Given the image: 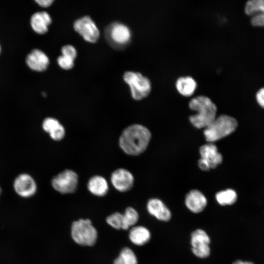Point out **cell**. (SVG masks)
Returning <instances> with one entry per match:
<instances>
[{"label": "cell", "mask_w": 264, "mask_h": 264, "mask_svg": "<svg viewBox=\"0 0 264 264\" xmlns=\"http://www.w3.org/2000/svg\"><path fill=\"white\" fill-rule=\"evenodd\" d=\"M151 138V133L146 127L134 124L122 132L119 139V145L127 154L137 155L146 150Z\"/></svg>", "instance_id": "6da1fadb"}, {"label": "cell", "mask_w": 264, "mask_h": 264, "mask_svg": "<svg viewBox=\"0 0 264 264\" xmlns=\"http://www.w3.org/2000/svg\"><path fill=\"white\" fill-rule=\"evenodd\" d=\"M189 107L197 112L196 114L190 116L189 120L198 129H205L217 117V107L207 96L200 95L192 98L189 103Z\"/></svg>", "instance_id": "7a4b0ae2"}, {"label": "cell", "mask_w": 264, "mask_h": 264, "mask_svg": "<svg viewBox=\"0 0 264 264\" xmlns=\"http://www.w3.org/2000/svg\"><path fill=\"white\" fill-rule=\"evenodd\" d=\"M238 126L236 120L227 115H221L214 121L204 131L206 140L213 143L224 138L234 132Z\"/></svg>", "instance_id": "3957f363"}, {"label": "cell", "mask_w": 264, "mask_h": 264, "mask_svg": "<svg viewBox=\"0 0 264 264\" xmlns=\"http://www.w3.org/2000/svg\"><path fill=\"white\" fill-rule=\"evenodd\" d=\"M123 78L129 86L133 99L142 100L148 96L151 92L152 86L150 80L140 72L126 71Z\"/></svg>", "instance_id": "277c9868"}, {"label": "cell", "mask_w": 264, "mask_h": 264, "mask_svg": "<svg viewBox=\"0 0 264 264\" xmlns=\"http://www.w3.org/2000/svg\"><path fill=\"white\" fill-rule=\"evenodd\" d=\"M71 236L78 244L85 246H92L96 241L97 232L88 219H80L73 222Z\"/></svg>", "instance_id": "5b68a950"}, {"label": "cell", "mask_w": 264, "mask_h": 264, "mask_svg": "<svg viewBox=\"0 0 264 264\" xmlns=\"http://www.w3.org/2000/svg\"><path fill=\"white\" fill-rule=\"evenodd\" d=\"M105 34L109 44L115 49L125 47L131 39L130 29L126 25L119 22H115L109 26Z\"/></svg>", "instance_id": "8992f818"}, {"label": "cell", "mask_w": 264, "mask_h": 264, "mask_svg": "<svg viewBox=\"0 0 264 264\" xmlns=\"http://www.w3.org/2000/svg\"><path fill=\"white\" fill-rule=\"evenodd\" d=\"M51 184L53 188L61 194L72 193L77 189L78 176L73 171L66 169L55 176Z\"/></svg>", "instance_id": "52a82bcc"}, {"label": "cell", "mask_w": 264, "mask_h": 264, "mask_svg": "<svg viewBox=\"0 0 264 264\" xmlns=\"http://www.w3.org/2000/svg\"><path fill=\"white\" fill-rule=\"evenodd\" d=\"M199 153L201 158L198 161V166L203 171L214 169L222 162V156L213 143L209 142L201 146Z\"/></svg>", "instance_id": "ba28073f"}, {"label": "cell", "mask_w": 264, "mask_h": 264, "mask_svg": "<svg viewBox=\"0 0 264 264\" xmlns=\"http://www.w3.org/2000/svg\"><path fill=\"white\" fill-rule=\"evenodd\" d=\"M74 29L87 42L94 44L99 38L100 32L96 24L88 16H85L76 20Z\"/></svg>", "instance_id": "9c48e42d"}, {"label": "cell", "mask_w": 264, "mask_h": 264, "mask_svg": "<svg viewBox=\"0 0 264 264\" xmlns=\"http://www.w3.org/2000/svg\"><path fill=\"white\" fill-rule=\"evenodd\" d=\"M210 238L203 230L197 229L191 235V245L193 253L198 257H207L210 252Z\"/></svg>", "instance_id": "30bf717a"}, {"label": "cell", "mask_w": 264, "mask_h": 264, "mask_svg": "<svg viewBox=\"0 0 264 264\" xmlns=\"http://www.w3.org/2000/svg\"><path fill=\"white\" fill-rule=\"evenodd\" d=\"M111 183L117 191L125 192L133 186L134 177L132 174L124 168L115 170L111 175Z\"/></svg>", "instance_id": "8fae6325"}, {"label": "cell", "mask_w": 264, "mask_h": 264, "mask_svg": "<svg viewBox=\"0 0 264 264\" xmlns=\"http://www.w3.org/2000/svg\"><path fill=\"white\" fill-rule=\"evenodd\" d=\"M14 187L20 196L28 198L33 195L37 189L36 184L32 177L28 174H21L15 179Z\"/></svg>", "instance_id": "7c38bea8"}, {"label": "cell", "mask_w": 264, "mask_h": 264, "mask_svg": "<svg viewBox=\"0 0 264 264\" xmlns=\"http://www.w3.org/2000/svg\"><path fill=\"white\" fill-rule=\"evenodd\" d=\"M25 62L31 69L38 72L45 71L49 64L48 56L39 49H33L27 55Z\"/></svg>", "instance_id": "4fadbf2b"}, {"label": "cell", "mask_w": 264, "mask_h": 264, "mask_svg": "<svg viewBox=\"0 0 264 264\" xmlns=\"http://www.w3.org/2000/svg\"><path fill=\"white\" fill-rule=\"evenodd\" d=\"M204 195L198 190L190 191L186 195L185 204L192 212L198 213L204 210L207 205Z\"/></svg>", "instance_id": "5bb4252c"}, {"label": "cell", "mask_w": 264, "mask_h": 264, "mask_svg": "<svg viewBox=\"0 0 264 264\" xmlns=\"http://www.w3.org/2000/svg\"><path fill=\"white\" fill-rule=\"evenodd\" d=\"M44 130L48 132L50 137L55 141H60L64 137L66 132L64 126L56 119L47 117L42 125Z\"/></svg>", "instance_id": "9a60e30c"}, {"label": "cell", "mask_w": 264, "mask_h": 264, "mask_svg": "<svg viewBox=\"0 0 264 264\" xmlns=\"http://www.w3.org/2000/svg\"><path fill=\"white\" fill-rule=\"evenodd\" d=\"M52 22L51 17L44 11L34 13L31 17L30 24L33 30L39 34L46 33Z\"/></svg>", "instance_id": "2e32d148"}, {"label": "cell", "mask_w": 264, "mask_h": 264, "mask_svg": "<svg viewBox=\"0 0 264 264\" xmlns=\"http://www.w3.org/2000/svg\"><path fill=\"white\" fill-rule=\"evenodd\" d=\"M147 209L150 214L162 221H168L171 214L169 209L159 199L152 198L147 203Z\"/></svg>", "instance_id": "e0dca14e"}, {"label": "cell", "mask_w": 264, "mask_h": 264, "mask_svg": "<svg viewBox=\"0 0 264 264\" xmlns=\"http://www.w3.org/2000/svg\"><path fill=\"white\" fill-rule=\"evenodd\" d=\"M87 187L91 194L99 197L105 196L109 190V185L107 180L100 176L91 177L88 181Z\"/></svg>", "instance_id": "ac0fdd59"}, {"label": "cell", "mask_w": 264, "mask_h": 264, "mask_svg": "<svg viewBox=\"0 0 264 264\" xmlns=\"http://www.w3.org/2000/svg\"><path fill=\"white\" fill-rule=\"evenodd\" d=\"M197 87L195 80L191 76L179 77L176 83V88L178 93L183 96L189 97L195 92Z\"/></svg>", "instance_id": "d6986e66"}, {"label": "cell", "mask_w": 264, "mask_h": 264, "mask_svg": "<svg viewBox=\"0 0 264 264\" xmlns=\"http://www.w3.org/2000/svg\"><path fill=\"white\" fill-rule=\"evenodd\" d=\"M150 237V231L144 226H135L130 231V239L135 245H142L145 244L149 241Z\"/></svg>", "instance_id": "ffe728a7"}, {"label": "cell", "mask_w": 264, "mask_h": 264, "mask_svg": "<svg viewBox=\"0 0 264 264\" xmlns=\"http://www.w3.org/2000/svg\"><path fill=\"white\" fill-rule=\"evenodd\" d=\"M244 12L250 17L256 14L264 15V0H248L245 3Z\"/></svg>", "instance_id": "44dd1931"}, {"label": "cell", "mask_w": 264, "mask_h": 264, "mask_svg": "<svg viewBox=\"0 0 264 264\" xmlns=\"http://www.w3.org/2000/svg\"><path fill=\"white\" fill-rule=\"evenodd\" d=\"M216 198L221 205H232L236 202L237 196L234 190L227 189L217 193Z\"/></svg>", "instance_id": "7402d4cb"}, {"label": "cell", "mask_w": 264, "mask_h": 264, "mask_svg": "<svg viewBox=\"0 0 264 264\" xmlns=\"http://www.w3.org/2000/svg\"><path fill=\"white\" fill-rule=\"evenodd\" d=\"M114 264H137V260L132 250L129 247H125L114 260Z\"/></svg>", "instance_id": "603a6c76"}, {"label": "cell", "mask_w": 264, "mask_h": 264, "mask_svg": "<svg viewBox=\"0 0 264 264\" xmlns=\"http://www.w3.org/2000/svg\"><path fill=\"white\" fill-rule=\"evenodd\" d=\"M139 218L137 211L132 207L126 208L122 214V229L127 230L134 225L138 221Z\"/></svg>", "instance_id": "cb8c5ba5"}, {"label": "cell", "mask_w": 264, "mask_h": 264, "mask_svg": "<svg viewBox=\"0 0 264 264\" xmlns=\"http://www.w3.org/2000/svg\"><path fill=\"white\" fill-rule=\"evenodd\" d=\"M122 214L120 213H114L108 217L106 219V221L107 223L111 227L116 229H122Z\"/></svg>", "instance_id": "d4e9b609"}, {"label": "cell", "mask_w": 264, "mask_h": 264, "mask_svg": "<svg viewBox=\"0 0 264 264\" xmlns=\"http://www.w3.org/2000/svg\"><path fill=\"white\" fill-rule=\"evenodd\" d=\"M57 62L59 66L64 70H70L74 66V60L62 55L57 58Z\"/></svg>", "instance_id": "484cf974"}, {"label": "cell", "mask_w": 264, "mask_h": 264, "mask_svg": "<svg viewBox=\"0 0 264 264\" xmlns=\"http://www.w3.org/2000/svg\"><path fill=\"white\" fill-rule=\"evenodd\" d=\"M62 55L74 60L77 57V52L76 48L72 45H64L61 48Z\"/></svg>", "instance_id": "4316f807"}, {"label": "cell", "mask_w": 264, "mask_h": 264, "mask_svg": "<svg viewBox=\"0 0 264 264\" xmlns=\"http://www.w3.org/2000/svg\"><path fill=\"white\" fill-rule=\"evenodd\" d=\"M256 100L260 106L264 108V88L260 89L257 93Z\"/></svg>", "instance_id": "83f0119b"}, {"label": "cell", "mask_w": 264, "mask_h": 264, "mask_svg": "<svg viewBox=\"0 0 264 264\" xmlns=\"http://www.w3.org/2000/svg\"><path fill=\"white\" fill-rule=\"evenodd\" d=\"M40 6L43 7H47L50 6L54 0H34Z\"/></svg>", "instance_id": "f1b7e54d"}, {"label": "cell", "mask_w": 264, "mask_h": 264, "mask_svg": "<svg viewBox=\"0 0 264 264\" xmlns=\"http://www.w3.org/2000/svg\"><path fill=\"white\" fill-rule=\"evenodd\" d=\"M233 264H254L250 262H243L241 260H238L234 262Z\"/></svg>", "instance_id": "f546056e"}, {"label": "cell", "mask_w": 264, "mask_h": 264, "mask_svg": "<svg viewBox=\"0 0 264 264\" xmlns=\"http://www.w3.org/2000/svg\"></svg>", "instance_id": "4dcf8cb0"}, {"label": "cell", "mask_w": 264, "mask_h": 264, "mask_svg": "<svg viewBox=\"0 0 264 264\" xmlns=\"http://www.w3.org/2000/svg\"><path fill=\"white\" fill-rule=\"evenodd\" d=\"M0 191H1V190H0Z\"/></svg>", "instance_id": "1f68e13d"}]
</instances>
